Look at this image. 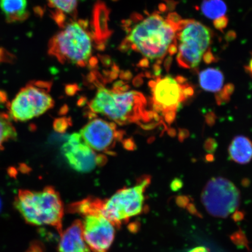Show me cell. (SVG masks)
<instances>
[{"label": "cell", "instance_id": "1", "mask_svg": "<svg viewBox=\"0 0 252 252\" xmlns=\"http://www.w3.org/2000/svg\"><path fill=\"white\" fill-rule=\"evenodd\" d=\"M179 20L157 14L144 18L128 36L136 51L151 61L161 60L176 52V36Z\"/></svg>", "mask_w": 252, "mask_h": 252}, {"label": "cell", "instance_id": "2", "mask_svg": "<svg viewBox=\"0 0 252 252\" xmlns=\"http://www.w3.org/2000/svg\"><path fill=\"white\" fill-rule=\"evenodd\" d=\"M14 207L28 224L52 226L62 234L64 207L61 195L53 187L19 190Z\"/></svg>", "mask_w": 252, "mask_h": 252}, {"label": "cell", "instance_id": "3", "mask_svg": "<svg viewBox=\"0 0 252 252\" xmlns=\"http://www.w3.org/2000/svg\"><path fill=\"white\" fill-rule=\"evenodd\" d=\"M146 99L135 91H113L99 88L90 103L94 113L101 115L120 125L139 122L144 117Z\"/></svg>", "mask_w": 252, "mask_h": 252}, {"label": "cell", "instance_id": "4", "mask_svg": "<svg viewBox=\"0 0 252 252\" xmlns=\"http://www.w3.org/2000/svg\"><path fill=\"white\" fill-rule=\"evenodd\" d=\"M150 182V176H145L133 187L116 191L110 198L102 200L100 212L116 228L121 227L147 210L145 193Z\"/></svg>", "mask_w": 252, "mask_h": 252}, {"label": "cell", "instance_id": "5", "mask_svg": "<svg viewBox=\"0 0 252 252\" xmlns=\"http://www.w3.org/2000/svg\"><path fill=\"white\" fill-rule=\"evenodd\" d=\"M212 32L209 28L193 20H179L176 31V52L179 65L185 68L197 67L207 54Z\"/></svg>", "mask_w": 252, "mask_h": 252}, {"label": "cell", "instance_id": "6", "mask_svg": "<svg viewBox=\"0 0 252 252\" xmlns=\"http://www.w3.org/2000/svg\"><path fill=\"white\" fill-rule=\"evenodd\" d=\"M93 43L87 31L77 23L69 24L53 37L49 53L61 61L84 65L92 54Z\"/></svg>", "mask_w": 252, "mask_h": 252}, {"label": "cell", "instance_id": "7", "mask_svg": "<svg viewBox=\"0 0 252 252\" xmlns=\"http://www.w3.org/2000/svg\"><path fill=\"white\" fill-rule=\"evenodd\" d=\"M48 85L32 82L19 91L9 103V116L17 122H26L44 114L54 106Z\"/></svg>", "mask_w": 252, "mask_h": 252}, {"label": "cell", "instance_id": "8", "mask_svg": "<svg viewBox=\"0 0 252 252\" xmlns=\"http://www.w3.org/2000/svg\"><path fill=\"white\" fill-rule=\"evenodd\" d=\"M201 201L210 215L224 219L234 213L240 204L241 194L231 181L214 178L206 185L201 193Z\"/></svg>", "mask_w": 252, "mask_h": 252}, {"label": "cell", "instance_id": "9", "mask_svg": "<svg viewBox=\"0 0 252 252\" xmlns=\"http://www.w3.org/2000/svg\"><path fill=\"white\" fill-rule=\"evenodd\" d=\"M85 241L92 252H108L115 237V226L102 214L83 216Z\"/></svg>", "mask_w": 252, "mask_h": 252}, {"label": "cell", "instance_id": "10", "mask_svg": "<svg viewBox=\"0 0 252 252\" xmlns=\"http://www.w3.org/2000/svg\"><path fill=\"white\" fill-rule=\"evenodd\" d=\"M62 152L71 168L80 173L93 171L102 158L85 143L80 133L69 136L63 145Z\"/></svg>", "mask_w": 252, "mask_h": 252}, {"label": "cell", "instance_id": "11", "mask_svg": "<svg viewBox=\"0 0 252 252\" xmlns=\"http://www.w3.org/2000/svg\"><path fill=\"white\" fill-rule=\"evenodd\" d=\"M82 138L94 151L108 152L115 147L121 134L115 123L94 119L81 129Z\"/></svg>", "mask_w": 252, "mask_h": 252}, {"label": "cell", "instance_id": "12", "mask_svg": "<svg viewBox=\"0 0 252 252\" xmlns=\"http://www.w3.org/2000/svg\"><path fill=\"white\" fill-rule=\"evenodd\" d=\"M184 88L171 76H165L154 82L153 88L154 107L158 111L173 112L185 99Z\"/></svg>", "mask_w": 252, "mask_h": 252}, {"label": "cell", "instance_id": "13", "mask_svg": "<svg viewBox=\"0 0 252 252\" xmlns=\"http://www.w3.org/2000/svg\"><path fill=\"white\" fill-rule=\"evenodd\" d=\"M58 250L59 252H92L85 241L81 220H75L63 231Z\"/></svg>", "mask_w": 252, "mask_h": 252}, {"label": "cell", "instance_id": "14", "mask_svg": "<svg viewBox=\"0 0 252 252\" xmlns=\"http://www.w3.org/2000/svg\"><path fill=\"white\" fill-rule=\"evenodd\" d=\"M230 158L236 163L245 164L252 159V143L247 137L237 136L229 147Z\"/></svg>", "mask_w": 252, "mask_h": 252}, {"label": "cell", "instance_id": "15", "mask_svg": "<svg viewBox=\"0 0 252 252\" xmlns=\"http://www.w3.org/2000/svg\"><path fill=\"white\" fill-rule=\"evenodd\" d=\"M27 5V0H0V7L9 23L26 20Z\"/></svg>", "mask_w": 252, "mask_h": 252}, {"label": "cell", "instance_id": "16", "mask_svg": "<svg viewBox=\"0 0 252 252\" xmlns=\"http://www.w3.org/2000/svg\"><path fill=\"white\" fill-rule=\"evenodd\" d=\"M224 77L219 69L209 68L200 72L199 83L203 90L216 93L221 90Z\"/></svg>", "mask_w": 252, "mask_h": 252}, {"label": "cell", "instance_id": "17", "mask_svg": "<svg viewBox=\"0 0 252 252\" xmlns=\"http://www.w3.org/2000/svg\"><path fill=\"white\" fill-rule=\"evenodd\" d=\"M201 11L207 18L214 20V24L226 19L227 7L223 0H203Z\"/></svg>", "mask_w": 252, "mask_h": 252}, {"label": "cell", "instance_id": "18", "mask_svg": "<svg viewBox=\"0 0 252 252\" xmlns=\"http://www.w3.org/2000/svg\"><path fill=\"white\" fill-rule=\"evenodd\" d=\"M9 115L0 113V150L9 140H13L17 137V131L11 122Z\"/></svg>", "mask_w": 252, "mask_h": 252}, {"label": "cell", "instance_id": "19", "mask_svg": "<svg viewBox=\"0 0 252 252\" xmlns=\"http://www.w3.org/2000/svg\"><path fill=\"white\" fill-rule=\"evenodd\" d=\"M52 7L67 14H71L76 9L78 0H48Z\"/></svg>", "mask_w": 252, "mask_h": 252}, {"label": "cell", "instance_id": "20", "mask_svg": "<svg viewBox=\"0 0 252 252\" xmlns=\"http://www.w3.org/2000/svg\"><path fill=\"white\" fill-rule=\"evenodd\" d=\"M183 187V183L181 179L176 178L173 180L171 185V188L173 191H176L181 189Z\"/></svg>", "mask_w": 252, "mask_h": 252}, {"label": "cell", "instance_id": "21", "mask_svg": "<svg viewBox=\"0 0 252 252\" xmlns=\"http://www.w3.org/2000/svg\"><path fill=\"white\" fill-rule=\"evenodd\" d=\"M215 141L213 140H210L208 141L206 144V150L207 151H213L216 149Z\"/></svg>", "mask_w": 252, "mask_h": 252}, {"label": "cell", "instance_id": "22", "mask_svg": "<svg viewBox=\"0 0 252 252\" xmlns=\"http://www.w3.org/2000/svg\"><path fill=\"white\" fill-rule=\"evenodd\" d=\"M189 252H210L209 249L204 247H198L192 249Z\"/></svg>", "mask_w": 252, "mask_h": 252}, {"label": "cell", "instance_id": "23", "mask_svg": "<svg viewBox=\"0 0 252 252\" xmlns=\"http://www.w3.org/2000/svg\"><path fill=\"white\" fill-rule=\"evenodd\" d=\"M1 207H2V203H1V198H0V210H1Z\"/></svg>", "mask_w": 252, "mask_h": 252}]
</instances>
